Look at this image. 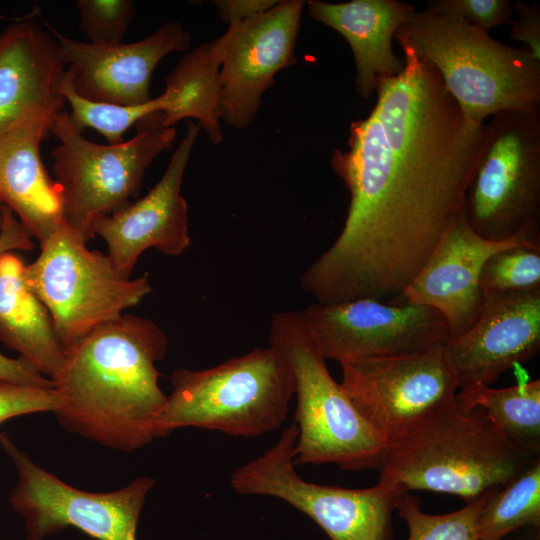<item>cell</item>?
<instances>
[{
  "label": "cell",
  "mask_w": 540,
  "mask_h": 540,
  "mask_svg": "<svg viewBox=\"0 0 540 540\" xmlns=\"http://www.w3.org/2000/svg\"><path fill=\"white\" fill-rule=\"evenodd\" d=\"M514 6L518 19L510 24V37L516 42L524 43L532 56L540 60V6L521 0Z\"/></svg>",
  "instance_id": "32"
},
{
  "label": "cell",
  "mask_w": 540,
  "mask_h": 540,
  "mask_svg": "<svg viewBox=\"0 0 540 540\" xmlns=\"http://www.w3.org/2000/svg\"><path fill=\"white\" fill-rule=\"evenodd\" d=\"M307 8L314 20L347 40L356 67V89L363 99L372 96L379 79L396 76L404 69V60L393 52L392 39L416 11L414 6L397 0H310Z\"/></svg>",
  "instance_id": "21"
},
{
  "label": "cell",
  "mask_w": 540,
  "mask_h": 540,
  "mask_svg": "<svg viewBox=\"0 0 540 540\" xmlns=\"http://www.w3.org/2000/svg\"><path fill=\"white\" fill-rule=\"evenodd\" d=\"M171 384L155 424L156 438L184 427L263 435L283 425L295 394L292 370L271 346L202 370L178 368Z\"/></svg>",
  "instance_id": "5"
},
{
  "label": "cell",
  "mask_w": 540,
  "mask_h": 540,
  "mask_svg": "<svg viewBox=\"0 0 540 540\" xmlns=\"http://www.w3.org/2000/svg\"><path fill=\"white\" fill-rule=\"evenodd\" d=\"M484 298L540 288V242L514 245L488 258L480 274Z\"/></svg>",
  "instance_id": "28"
},
{
  "label": "cell",
  "mask_w": 540,
  "mask_h": 540,
  "mask_svg": "<svg viewBox=\"0 0 540 540\" xmlns=\"http://www.w3.org/2000/svg\"><path fill=\"white\" fill-rule=\"evenodd\" d=\"M168 340L151 319L122 314L65 350L52 380L61 404L55 414L69 432L105 447L133 452L156 438L167 399L156 363Z\"/></svg>",
  "instance_id": "2"
},
{
  "label": "cell",
  "mask_w": 540,
  "mask_h": 540,
  "mask_svg": "<svg viewBox=\"0 0 540 540\" xmlns=\"http://www.w3.org/2000/svg\"><path fill=\"white\" fill-rule=\"evenodd\" d=\"M540 529V458L506 485L489 491L477 518L480 540Z\"/></svg>",
  "instance_id": "25"
},
{
  "label": "cell",
  "mask_w": 540,
  "mask_h": 540,
  "mask_svg": "<svg viewBox=\"0 0 540 540\" xmlns=\"http://www.w3.org/2000/svg\"><path fill=\"white\" fill-rule=\"evenodd\" d=\"M56 89L71 107L69 117L74 126L80 132L86 128L96 130L109 144L124 141L123 136L130 127L149 115L161 113L166 106L163 94L147 103L134 106L90 101L76 93L65 69L57 80Z\"/></svg>",
  "instance_id": "26"
},
{
  "label": "cell",
  "mask_w": 540,
  "mask_h": 540,
  "mask_svg": "<svg viewBox=\"0 0 540 540\" xmlns=\"http://www.w3.org/2000/svg\"><path fill=\"white\" fill-rule=\"evenodd\" d=\"M64 69L57 40L35 21L0 33V133L34 116L61 113L65 100L56 83Z\"/></svg>",
  "instance_id": "19"
},
{
  "label": "cell",
  "mask_w": 540,
  "mask_h": 540,
  "mask_svg": "<svg viewBox=\"0 0 540 540\" xmlns=\"http://www.w3.org/2000/svg\"><path fill=\"white\" fill-rule=\"evenodd\" d=\"M404 69L377 81L330 166L350 202L333 244L300 276L315 302L395 303L464 209L486 124L468 120L437 70L403 39Z\"/></svg>",
  "instance_id": "1"
},
{
  "label": "cell",
  "mask_w": 540,
  "mask_h": 540,
  "mask_svg": "<svg viewBox=\"0 0 540 540\" xmlns=\"http://www.w3.org/2000/svg\"><path fill=\"white\" fill-rule=\"evenodd\" d=\"M0 446L17 473L10 505L23 519L25 540H45L69 527L97 540H137L140 514L156 483L153 478L138 477L111 492H88L41 468L4 432Z\"/></svg>",
  "instance_id": "11"
},
{
  "label": "cell",
  "mask_w": 540,
  "mask_h": 540,
  "mask_svg": "<svg viewBox=\"0 0 540 540\" xmlns=\"http://www.w3.org/2000/svg\"><path fill=\"white\" fill-rule=\"evenodd\" d=\"M0 379L18 384L54 388L53 381L45 377L23 358H10L0 353Z\"/></svg>",
  "instance_id": "33"
},
{
  "label": "cell",
  "mask_w": 540,
  "mask_h": 540,
  "mask_svg": "<svg viewBox=\"0 0 540 540\" xmlns=\"http://www.w3.org/2000/svg\"><path fill=\"white\" fill-rule=\"evenodd\" d=\"M59 44L72 86L94 102L134 106L149 102L150 81L158 63L168 54L187 51L191 35L176 20L132 43L94 45L65 37L46 23Z\"/></svg>",
  "instance_id": "17"
},
{
  "label": "cell",
  "mask_w": 540,
  "mask_h": 540,
  "mask_svg": "<svg viewBox=\"0 0 540 540\" xmlns=\"http://www.w3.org/2000/svg\"><path fill=\"white\" fill-rule=\"evenodd\" d=\"M305 1H278L271 9L228 25L219 40L218 117L245 129L257 116L264 92L275 75L296 63L295 44Z\"/></svg>",
  "instance_id": "14"
},
{
  "label": "cell",
  "mask_w": 540,
  "mask_h": 540,
  "mask_svg": "<svg viewBox=\"0 0 540 540\" xmlns=\"http://www.w3.org/2000/svg\"><path fill=\"white\" fill-rule=\"evenodd\" d=\"M457 399L478 407L509 442L540 456V380L501 389L477 385L462 388Z\"/></svg>",
  "instance_id": "24"
},
{
  "label": "cell",
  "mask_w": 540,
  "mask_h": 540,
  "mask_svg": "<svg viewBox=\"0 0 540 540\" xmlns=\"http://www.w3.org/2000/svg\"><path fill=\"white\" fill-rule=\"evenodd\" d=\"M531 242H540L539 229L504 241L483 238L470 226L464 206L393 304L434 308L447 323L449 340L454 339L471 328L483 311L485 298L480 288V274L488 258L502 249Z\"/></svg>",
  "instance_id": "15"
},
{
  "label": "cell",
  "mask_w": 540,
  "mask_h": 540,
  "mask_svg": "<svg viewBox=\"0 0 540 540\" xmlns=\"http://www.w3.org/2000/svg\"><path fill=\"white\" fill-rule=\"evenodd\" d=\"M25 266L15 251L0 255V341L53 380L65 350L47 308L25 282Z\"/></svg>",
  "instance_id": "22"
},
{
  "label": "cell",
  "mask_w": 540,
  "mask_h": 540,
  "mask_svg": "<svg viewBox=\"0 0 540 540\" xmlns=\"http://www.w3.org/2000/svg\"><path fill=\"white\" fill-rule=\"evenodd\" d=\"M4 209H5V206L3 205V203H2L1 200H0V229H1L2 224H3V219H4Z\"/></svg>",
  "instance_id": "37"
},
{
  "label": "cell",
  "mask_w": 540,
  "mask_h": 540,
  "mask_svg": "<svg viewBox=\"0 0 540 540\" xmlns=\"http://www.w3.org/2000/svg\"><path fill=\"white\" fill-rule=\"evenodd\" d=\"M33 248L32 235L5 206L3 224L0 229V255L9 251H31Z\"/></svg>",
  "instance_id": "35"
},
{
  "label": "cell",
  "mask_w": 540,
  "mask_h": 540,
  "mask_svg": "<svg viewBox=\"0 0 540 540\" xmlns=\"http://www.w3.org/2000/svg\"><path fill=\"white\" fill-rule=\"evenodd\" d=\"M268 338L269 346L288 362L295 380V465L334 463L345 471L379 469L386 441L331 376L301 311L274 313Z\"/></svg>",
  "instance_id": "6"
},
{
  "label": "cell",
  "mask_w": 540,
  "mask_h": 540,
  "mask_svg": "<svg viewBox=\"0 0 540 540\" xmlns=\"http://www.w3.org/2000/svg\"><path fill=\"white\" fill-rule=\"evenodd\" d=\"M427 5L454 13L486 32L513 22L510 0H430Z\"/></svg>",
  "instance_id": "31"
},
{
  "label": "cell",
  "mask_w": 540,
  "mask_h": 540,
  "mask_svg": "<svg viewBox=\"0 0 540 540\" xmlns=\"http://www.w3.org/2000/svg\"><path fill=\"white\" fill-rule=\"evenodd\" d=\"M300 311L323 357L338 363L414 353L450 339L444 317L426 305L360 298Z\"/></svg>",
  "instance_id": "13"
},
{
  "label": "cell",
  "mask_w": 540,
  "mask_h": 540,
  "mask_svg": "<svg viewBox=\"0 0 540 540\" xmlns=\"http://www.w3.org/2000/svg\"><path fill=\"white\" fill-rule=\"evenodd\" d=\"M487 493L461 509L434 515L421 510L418 497L404 492L396 511L407 525L408 540H480L477 518Z\"/></svg>",
  "instance_id": "27"
},
{
  "label": "cell",
  "mask_w": 540,
  "mask_h": 540,
  "mask_svg": "<svg viewBox=\"0 0 540 540\" xmlns=\"http://www.w3.org/2000/svg\"><path fill=\"white\" fill-rule=\"evenodd\" d=\"M514 540H539V529L537 528L526 529V533L524 535Z\"/></svg>",
  "instance_id": "36"
},
{
  "label": "cell",
  "mask_w": 540,
  "mask_h": 540,
  "mask_svg": "<svg viewBox=\"0 0 540 540\" xmlns=\"http://www.w3.org/2000/svg\"><path fill=\"white\" fill-rule=\"evenodd\" d=\"M24 279L47 308L64 350L152 290L147 274L122 275L107 254L90 250L64 222L40 243Z\"/></svg>",
  "instance_id": "8"
},
{
  "label": "cell",
  "mask_w": 540,
  "mask_h": 540,
  "mask_svg": "<svg viewBox=\"0 0 540 540\" xmlns=\"http://www.w3.org/2000/svg\"><path fill=\"white\" fill-rule=\"evenodd\" d=\"M128 141L102 145L89 141L59 113L50 132L59 140L52 151L55 181L60 186L63 222L86 243L95 237L94 222L130 203L152 161L175 141L176 129L159 125L157 113L137 124Z\"/></svg>",
  "instance_id": "7"
},
{
  "label": "cell",
  "mask_w": 540,
  "mask_h": 540,
  "mask_svg": "<svg viewBox=\"0 0 540 540\" xmlns=\"http://www.w3.org/2000/svg\"><path fill=\"white\" fill-rule=\"evenodd\" d=\"M465 211L472 229L492 241L539 229V106L495 114L486 124Z\"/></svg>",
  "instance_id": "10"
},
{
  "label": "cell",
  "mask_w": 540,
  "mask_h": 540,
  "mask_svg": "<svg viewBox=\"0 0 540 540\" xmlns=\"http://www.w3.org/2000/svg\"><path fill=\"white\" fill-rule=\"evenodd\" d=\"M446 350L458 388L489 386L540 350V288L485 299L483 311Z\"/></svg>",
  "instance_id": "18"
},
{
  "label": "cell",
  "mask_w": 540,
  "mask_h": 540,
  "mask_svg": "<svg viewBox=\"0 0 540 540\" xmlns=\"http://www.w3.org/2000/svg\"><path fill=\"white\" fill-rule=\"evenodd\" d=\"M540 456L509 442L478 407L457 397L406 435L388 442L379 480L405 492L426 490L465 503L502 487Z\"/></svg>",
  "instance_id": "3"
},
{
  "label": "cell",
  "mask_w": 540,
  "mask_h": 540,
  "mask_svg": "<svg viewBox=\"0 0 540 540\" xmlns=\"http://www.w3.org/2000/svg\"><path fill=\"white\" fill-rule=\"evenodd\" d=\"M275 0H216L218 15L227 23L240 24L276 5Z\"/></svg>",
  "instance_id": "34"
},
{
  "label": "cell",
  "mask_w": 540,
  "mask_h": 540,
  "mask_svg": "<svg viewBox=\"0 0 540 540\" xmlns=\"http://www.w3.org/2000/svg\"><path fill=\"white\" fill-rule=\"evenodd\" d=\"M339 364L343 391L386 444L448 406L459 389L446 344Z\"/></svg>",
  "instance_id": "12"
},
{
  "label": "cell",
  "mask_w": 540,
  "mask_h": 540,
  "mask_svg": "<svg viewBox=\"0 0 540 540\" xmlns=\"http://www.w3.org/2000/svg\"><path fill=\"white\" fill-rule=\"evenodd\" d=\"M439 73L464 116L478 124L495 114L540 104V60L460 16L432 6L415 11L395 32Z\"/></svg>",
  "instance_id": "4"
},
{
  "label": "cell",
  "mask_w": 540,
  "mask_h": 540,
  "mask_svg": "<svg viewBox=\"0 0 540 540\" xmlns=\"http://www.w3.org/2000/svg\"><path fill=\"white\" fill-rule=\"evenodd\" d=\"M200 128L198 123L188 124L164 174L145 196L94 222V235L105 241L107 256L122 275L131 277L149 248L180 256L190 247L188 204L181 187Z\"/></svg>",
  "instance_id": "16"
},
{
  "label": "cell",
  "mask_w": 540,
  "mask_h": 540,
  "mask_svg": "<svg viewBox=\"0 0 540 540\" xmlns=\"http://www.w3.org/2000/svg\"><path fill=\"white\" fill-rule=\"evenodd\" d=\"M55 117L34 116L0 133V200L39 243L63 224L60 186L40 156Z\"/></svg>",
  "instance_id": "20"
},
{
  "label": "cell",
  "mask_w": 540,
  "mask_h": 540,
  "mask_svg": "<svg viewBox=\"0 0 540 540\" xmlns=\"http://www.w3.org/2000/svg\"><path fill=\"white\" fill-rule=\"evenodd\" d=\"M61 404L54 388L34 387L0 379V424L38 412L56 411Z\"/></svg>",
  "instance_id": "30"
},
{
  "label": "cell",
  "mask_w": 540,
  "mask_h": 540,
  "mask_svg": "<svg viewBox=\"0 0 540 540\" xmlns=\"http://www.w3.org/2000/svg\"><path fill=\"white\" fill-rule=\"evenodd\" d=\"M222 58L216 38L186 53L165 78L166 107L158 113L162 127H174L185 118H194L212 144L223 134L218 117L220 99L219 71Z\"/></svg>",
  "instance_id": "23"
},
{
  "label": "cell",
  "mask_w": 540,
  "mask_h": 540,
  "mask_svg": "<svg viewBox=\"0 0 540 540\" xmlns=\"http://www.w3.org/2000/svg\"><path fill=\"white\" fill-rule=\"evenodd\" d=\"M297 436V425L292 423L272 447L234 470L233 490L288 503L312 519L330 540H394L392 515L405 491L381 480L363 489L306 481L295 468Z\"/></svg>",
  "instance_id": "9"
},
{
  "label": "cell",
  "mask_w": 540,
  "mask_h": 540,
  "mask_svg": "<svg viewBox=\"0 0 540 540\" xmlns=\"http://www.w3.org/2000/svg\"><path fill=\"white\" fill-rule=\"evenodd\" d=\"M80 30L94 45L121 43L135 15L131 0H78Z\"/></svg>",
  "instance_id": "29"
}]
</instances>
